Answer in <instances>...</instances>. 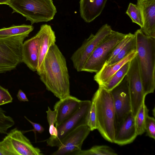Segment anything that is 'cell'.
I'll use <instances>...</instances> for the list:
<instances>
[{
    "instance_id": "15",
    "label": "cell",
    "mask_w": 155,
    "mask_h": 155,
    "mask_svg": "<svg viewBox=\"0 0 155 155\" xmlns=\"http://www.w3.org/2000/svg\"><path fill=\"white\" fill-rule=\"evenodd\" d=\"M142 13L143 26L140 29L146 35L155 38V0H137Z\"/></svg>"
},
{
    "instance_id": "24",
    "label": "cell",
    "mask_w": 155,
    "mask_h": 155,
    "mask_svg": "<svg viewBox=\"0 0 155 155\" xmlns=\"http://www.w3.org/2000/svg\"><path fill=\"white\" fill-rule=\"evenodd\" d=\"M110 147L105 145L94 146L90 149L81 150L78 155H117Z\"/></svg>"
},
{
    "instance_id": "22",
    "label": "cell",
    "mask_w": 155,
    "mask_h": 155,
    "mask_svg": "<svg viewBox=\"0 0 155 155\" xmlns=\"http://www.w3.org/2000/svg\"><path fill=\"white\" fill-rule=\"evenodd\" d=\"M144 100L134 117L135 123L138 135H141L145 132V125L149 110L145 104Z\"/></svg>"
},
{
    "instance_id": "7",
    "label": "cell",
    "mask_w": 155,
    "mask_h": 155,
    "mask_svg": "<svg viewBox=\"0 0 155 155\" xmlns=\"http://www.w3.org/2000/svg\"><path fill=\"white\" fill-rule=\"evenodd\" d=\"M91 104L90 101H81L77 110L56 127L58 130V136L54 139H48L47 141L48 145L51 147H58L65 138L70 133L79 127L87 125Z\"/></svg>"
},
{
    "instance_id": "10",
    "label": "cell",
    "mask_w": 155,
    "mask_h": 155,
    "mask_svg": "<svg viewBox=\"0 0 155 155\" xmlns=\"http://www.w3.org/2000/svg\"><path fill=\"white\" fill-rule=\"evenodd\" d=\"M127 76L129 84L131 112L135 117L146 96L143 90L137 55L130 61Z\"/></svg>"
},
{
    "instance_id": "3",
    "label": "cell",
    "mask_w": 155,
    "mask_h": 155,
    "mask_svg": "<svg viewBox=\"0 0 155 155\" xmlns=\"http://www.w3.org/2000/svg\"><path fill=\"white\" fill-rule=\"evenodd\" d=\"M92 99L95 105L97 129L106 140L113 143L116 129V114L111 94L110 91L99 86Z\"/></svg>"
},
{
    "instance_id": "11",
    "label": "cell",
    "mask_w": 155,
    "mask_h": 155,
    "mask_svg": "<svg viewBox=\"0 0 155 155\" xmlns=\"http://www.w3.org/2000/svg\"><path fill=\"white\" fill-rule=\"evenodd\" d=\"M116 114V127L131 112L129 84L127 75L116 86L109 91Z\"/></svg>"
},
{
    "instance_id": "23",
    "label": "cell",
    "mask_w": 155,
    "mask_h": 155,
    "mask_svg": "<svg viewBox=\"0 0 155 155\" xmlns=\"http://www.w3.org/2000/svg\"><path fill=\"white\" fill-rule=\"evenodd\" d=\"M134 35L121 49L120 52L112 59L106 63L105 65H110L119 61L134 51H137V42L135 35Z\"/></svg>"
},
{
    "instance_id": "32",
    "label": "cell",
    "mask_w": 155,
    "mask_h": 155,
    "mask_svg": "<svg viewBox=\"0 0 155 155\" xmlns=\"http://www.w3.org/2000/svg\"><path fill=\"white\" fill-rule=\"evenodd\" d=\"M25 118L33 126L34 129L28 130L23 131L22 132L23 134L29 131H33L35 134L36 132L41 133L43 132L44 130V128L39 124L33 122L28 119L25 116Z\"/></svg>"
},
{
    "instance_id": "4",
    "label": "cell",
    "mask_w": 155,
    "mask_h": 155,
    "mask_svg": "<svg viewBox=\"0 0 155 155\" xmlns=\"http://www.w3.org/2000/svg\"><path fill=\"white\" fill-rule=\"evenodd\" d=\"M7 5L31 24L50 21L57 12L52 0H11Z\"/></svg>"
},
{
    "instance_id": "25",
    "label": "cell",
    "mask_w": 155,
    "mask_h": 155,
    "mask_svg": "<svg viewBox=\"0 0 155 155\" xmlns=\"http://www.w3.org/2000/svg\"><path fill=\"white\" fill-rule=\"evenodd\" d=\"M126 13L130 17L133 22L139 25L140 28L143 27V21L142 13L137 5L130 3Z\"/></svg>"
},
{
    "instance_id": "17",
    "label": "cell",
    "mask_w": 155,
    "mask_h": 155,
    "mask_svg": "<svg viewBox=\"0 0 155 155\" xmlns=\"http://www.w3.org/2000/svg\"><path fill=\"white\" fill-rule=\"evenodd\" d=\"M39 39L38 65L36 72L40 69L50 47L56 42L55 32L49 25H41L38 32Z\"/></svg>"
},
{
    "instance_id": "8",
    "label": "cell",
    "mask_w": 155,
    "mask_h": 155,
    "mask_svg": "<svg viewBox=\"0 0 155 155\" xmlns=\"http://www.w3.org/2000/svg\"><path fill=\"white\" fill-rule=\"evenodd\" d=\"M112 30L111 26L108 24L103 25L95 35L91 34L74 53L71 57V60L74 68L77 71H82L87 59L99 43Z\"/></svg>"
},
{
    "instance_id": "14",
    "label": "cell",
    "mask_w": 155,
    "mask_h": 155,
    "mask_svg": "<svg viewBox=\"0 0 155 155\" xmlns=\"http://www.w3.org/2000/svg\"><path fill=\"white\" fill-rule=\"evenodd\" d=\"M39 39L37 33L23 42L22 47V62L33 71H36L38 61Z\"/></svg>"
},
{
    "instance_id": "29",
    "label": "cell",
    "mask_w": 155,
    "mask_h": 155,
    "mask_svg": "<svg viewBox=\"0 0 155 155\" xmlns=\"http://www.w3.org/2000/svg\"><path fill=\"white\" fill-rule=\"evenodd\" d=\"M134 35V34H133L131 33L126 34L125 37L117 45L113 51L110 59L107 62L111 60L117 55L121 49L131 39Z\"/></svg>"
},
{
    "instance_id": "9",
    "label": "cell",
    "mask_w": 155,
    "mask_h": 155,
    "mask_svg": "<svg viewBox=\"0 0 155 155\" xmlns=\"http://www.w3.org/2000/svg\"><path fill=\"white\" fill-rule=\"evenodd\" d=\"M0 141V146L10 155H41L40 149L34 147L22 131L15 128Z\"/></svg>"
},
{
    "instance_id": "28",
    "label": "cell",
    "mask_w": 155,
    "mask_h": 155,
    "mask_svg": "<svg viewBox=\"0 0 155 155\" xmlns=\"http://www.w3.org/2000/svg\"><path fill=\"white\" fill-rule=\"evenodd\" d=\"M145 131L147 135L152 139H155V120L154 117H150L148 115L146 117Z\"/></svg>"
},
{
    "instance_id": "27",
    "label": "cell",
    "mask_w": 155,
    "mask_h": 155,
    "mask_svg": "<svg viewBox=\"0 0 155 155\" xmlns=\"http://www.w3.org/2000/svg\"><path fill=\"white\" fill-rule=\"evenodd\" d=\"M87 125L91 131L97 129L98 128L95 105L94 102L92 99L88 114Z\"/></svg>"
},
{
    "instance_id": "2",
    "label": "cell",
    "mask_w": 155,
    "mask_h": 155,
    "mask_svg": "<svg viewBox=\"0 0 155 155\" xmlns=\"http://www.w3.org/2000/svg\"><path fill=\"white\" fill-rule=\"evenodd\" d=\"M137 56L145 94L153 93L155 89V38L148 36L140 29L134 33Z\"/></svg>"
},
{
    "instance_id": "19",
    "label": "cell",
    "mask_w": 155,
    "mask_h": 155,
    "mask_svg": "<svg viewBox=\"0 0 155 155\" xmlns=\"http://www.w3.org/2000/svg\"><path fill=\"white\" fill-rule=\"evenodd\" d=\"M137 51H134L121 60L110 65H105L94 75V80L101 85L107 81L111 77L127 62L131 61L137 55Z\"/></svg>"
},
{
    "instance_id": "18",
    "label": "cell",
    "mask_w": 155,
    "mask_h": 155,
    "mask_svg": "<svg viewBox=\"0 0 155 155\" xmlns=\"http://www.w3.org/2000/svg\"><path fill=\"white\" fill-rule=\"evenodd\" d=\"M107 0H80V12L81 18L86 22L90 23L99 16Z\"/></svg>"
},
{
    "instance_id": "30",
    "label": "cell",
    "mask_w": 155,
    "mask_h": 155,
    "mask_svg": "<svg viewBox=\"0 0 155 155\" xmlns=\"http://www.w3.org/2000/svg\"><path fill=\"white\" fill-rule=\"evenodd\" d=\"M12 100L8 90L0 85V106L11 103Z\"/></svg>"
},
{
    "instance_id": "5",
    "label": "cell",
    "mask_w": 155,
    "mask_h": 155,
    "mask_svg": "<svg viewBox=\"0 0 155 155\" xmlns=\"http://www.w3.org/2000/svg\"><path fill=\"white\" fill-rule=\"evenodd\" d=\"M112 30L101 41L86 61L82 71L96 73L110 59L117 45L126 36Z\"/></svg>"
},
{
    "instance_id": "16",
    "label": "cell",
    "mask_w": 155,
    "mask_h": 155,
    "mask_svg": "<svg viewBox=\"0 0 155 155\" xmlns=\"http://www.w3.org/2000/svg\"><path fill=\"white\" fill-rule=\"evenodd\" d=\"M81 101L70 95L60 99L55 103L54 109L57 112L56 127L70 117L77 110Z\"/></svg>"
},
{
    "instance_id": "35",
    "label": "cell",
    "mask_w": 155,
    "mask_h": 155,
    "mask_svg": "<svg viewBox=\"0 0 155 155\" xmlns=\"http://www.w3.org/2000/svg\"><path fill=\"white\" fill-rule=\"evenodd\" d=\"M11 0H0V5H7Z\"/></svg>"
},
{
    "instance_id": "31",
    "label": "cell",
    "mask_w": 155,
    "mask_h": 155,
    "mask_svg": "<svg viewBox=\"0 0 155 155\" xmlns=\"http://www.w3.org/2000/svg\"><path fill=\"white\" fill-rule=\"evenodd\" d=\"M47 119L49 127H53L56 121L57 112L55 110H52L49 107L46 111Z\"/></svg>"
},
{
    "instance_id": "12",
    "label": "cell",
    "mask_w": 155,
    "mask_h": 155,
    "mask_svg": "<svg viewBox=\"0 0 155 155\" xmlns=\"http://www.w3.org/2000/svg\"><path fill=\"white\" fill-rule=\"evenodd\" d=\"M91 131L87 125L78 127L65 138L57 150L52 154L78 155L81 150L83 142Z\"/></svg>"
},
{
    "instance_id": "34",
    "label": "cell",
    "mask_w": 155,
    "mask_h": 155,
    "mask_svg": "<svg viewBox=\"0 0 155 155\" xmlns=\"http://www.w3.org/2000/svg\"><path fill=\"white\" fill-rule=\"evenodd\" d=\"M0 155H10L0 146Z\"/></svg>"
},
{
    "instance_id": "20",
    "label": "cell",
    "mask_w": 155,
    "mask_h": 155,
    "mask_svg": "<svg viewBox=\"0 0 155 155\" xmlns=\"http://www.w3.org/2000/svg\"><path fill=\"white\" fill-rule=\"evenodd\" d=\"M33 29L34 27L32 25L25 24L3 28L0 29V38H6L18 35L28 37Z\"/></svg>"
},
{
    "instance_id": "1",
    "label": "cell",
    "mask_w": 155,
    "mask_h": 155,
    "mask_svg": "<svg viewBox=\"0 0 155 155\" xmlns=\"http://www.w3.org/2000/svg\"><path fill=\"white\" fill-rule=\"evenodd\" d=\"M46 89L60 99L70 95L69 76L66 58L55 44L50 48L37 72Z\"/></svg>"
},
{
    "instance_id": "33",
    "label": "cell",
    "mask_w": 155,
    "mask_h": 155,
    "mask_svg": "<svg viewBox=\"0 0 155 155\" xmlns=\"http://www.w3.org/2000/svg\"><path fill=\"white\" fill-rule=\"evenodd\" d=\"M18 99L21 101H28V99L25 94L21 89H19L17 95Z\"/></svg>"
},
{
    "instance_id": "13",
    "label": "cell",
    "mask_w": 155,
    "mask_h": 155,
    "mask_svg": "<svg viewBox=\"0 0 155 155\" xmlns=\"http://www.w3.org/2000/svg\"><path fill=\"white\" fill-rule=\"evenodd\" d=\"M137 136L134 117L131 112L116 126L113 143L120 146L129 144Z\"/></svg>"
},
{
    "instance_id": "21",
    "label": "cell",
    "mask_w": 155,
    "mask_h": 155,
    "mask_svg": "<svg viewBox=\"0 0 155 155\" xmlns=\"http://www.w3.org/2000/svg\"><path fill=\"white\" fill-rule=\"evenodd\" d=\"M130 61L125 63L106 82L101 85L105 90L110 91L118 85L127 75L129 68Z\"/></svg>"
},
{
    "instance_id": "6",
    "label": "cell",
    "mask_w": 155,
    "mask_h": 155,
    "mask_svg": "<svg viewBox=\"0 0 155 155\" xmlns=\"http://www.w3.org/2000/svg\"><path fill=\"white\" fill-rule=\"evenodd\" d=\"M25 35L0 38V73L15 69L22 62V47Z\"/></svg>"
},
{
    "instance_id": "26",
    "label": "cell",
    "mask_w": 155,
    "mask_h": 155,
    "mask_svg": "<svg viewBox=\"0 0 155 155\" xmlns=\"http://www.w3.org/2000/svg\"><path fill=\"white\" fill-rule=\"evenodd\" d=\"M5 112L0 107V133L7 134L8 129L12 127L15 122L12 118L6 115Z\"/></svg>"
}]
</instances>
